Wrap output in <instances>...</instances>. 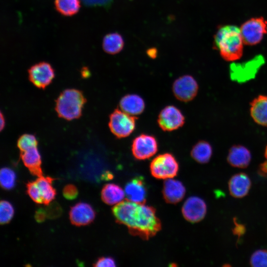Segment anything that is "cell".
I'll list each match as a JSON object with an SVG mask.
<instances>
[{
    "label": "cell",
    "instance_id": "obj_22",
    "mask_svg": "<svg viewBox=\"0 0 267 267\" xmlns=\"http://www.w3.org/2000/svg\"><path fill=\"white\" fill-rule=\"evenodd\" d=\"M211 145L207 141L200 140L192 147L190 155L197 162L200 164L208 163L212 155Z\"/></svg>",
    "mask_w": 267,
    "mask_h": 267
},
{
    "label": "cell",
    "instance_id": "obj_35",
    "mask_svg": "<svg viewBox=\"0 0 267 267\" xmlns=\"http://www.w3.org/2000/svg\"><path fill=\"white\" fill-rule=\"evenodd\" d=\"M47 218L45 209L40 207L35 212V219L37 222L41 223L44 222Z\"/></svg>",
    "mask_w": 267,
    "mask_h": 267
},
{
    "label": "cell",
    "instance_id": "obj_6",
    "mask_svg": "<svg viewBox=\"0 0 267 267\" xmlns=\"http://www.w3.org/2000/svg\"><path fill=\"white\" fill-rule=\"evenodd\" d=\"M137 119L135 116L116 109L109 116L108 126L116 137L125 138L129 136L135 130Z\"/></svg>",
    "mask_w": 267,
    "mask_h": 267
},
{
    "label": "cell",
    "instance_id": "obj_10",
    "mask_svg": "<svg viewBox=\"0 0 267 267\" xmlns=\"http://www.w3.org/2000/svg\"><path fill=\"white\" fill-rule=\"evenodd\" d=\"M185 118L181 111L174 105H168L160 112L157 122L159 127L165 132H171L181 127Z\"/></svg>",
    "mask_w": 267,
    "mask_h": 267
},
{
    "label": "cell",
    "instance_id": "obj_8",
    "mask_svg": "<svg viewBox=\"0 0 267 267\" xmlns=\"http://www.w3.org/2000/svg\"><path fill=\"white\" fill-rule=\"evenodd\" d=\"M198 89L197 81L189 75H185L177 78L172 86V90L175 97L184 102L192 100L196 96Z\"/></svg>",
    "mask_w": 267,
    "mask_h": 267
},
{
    "label": "cell",
    "instance_id": "obj_30",
    "mask_svg": "<svg viewBox=\"0 0 267 267\" xmlns=\"http://www.w3.org/2000/svg\"><path fill=\"white\" fill-rule=\"evenodd\" d=\"M252 267H267V251L259 250L255 252L250 261Z\"/></svg>",
    "mask_w": 267,
    "mask_h": 267
},
{
    "label": "cell",
    "instance_id": "obj_40",
    "mask_svg": "<svg viewBox=\"0 0 267 267\" xmlns=\"http://www.w3.org/2000/svg\"><path fill=\"white\" fill-rule=\"evenodd\" d=\"M5 125V122L4 117L2 112H0V131H2L4 129Z\"/></svg>",
    "mask_w": 267,
    "mask_h": 267
},
{
    "label": "cell",
    "instance_id": "obj_37",
    "mask_svg": "<svg viewBox=\"0 0 267 267\" xmlns=\"http://www.w3.org/2000/svg\"><path fill=\"white\" fill-rule=\"evenodd\" d=\"M259 172L262 175L267 176V161L260 165Z\"/></svg>",
    "mask_w": 267,
    "mask_h": 267
},
{
    "label": "cell",
    "instance_id": "obj_39",
    "mask_svg": "<svg viewBox=\"0 0 267 267\" xmlns=\"http://www.w3.org/2000/svg\"><path fill=\"white\" fill-rule=\"evenodd\" d=\"M101 178L103 180H111L113 178V175L111 172L106 171L102 174Z\"/></svg>",
    "mask_w": 267,
    "mask_h": 267
},
{
    "label": "cell",
    "instance_id": "obj_20",
    "mask_svg": "<svg viewBox=\"0 0 267 267\" xmlns=\"http://www.w3.org/2000/svg\"><path fill=\"white\" fill-rule=\"evenodd\" d=\"M121 110L131 115L141 114L145 109L143 98L136 94H128L122 97L119 102Z\"/></svg>",
    "mask_w": 267,
    "mask_h": 267
},
{
    "label": "cell",
    "instance_id": "obj_33",
    "mask_svg": "<svg viewBox=\"0 0 267 267\" xmlns=\"http://www.w3.org/2000/svg\"><path fill=\"white\" fill-rule=\"evenodd\" d=\"M93 266L95 267H116V262L115 260L110 257H102L99 258Z\"/></svg>",
    "mask_w": 267,
    "mask_h": 267
},
{
    "label": "cell",
    "instance_id": "obj_15",
    "mask_svg": "<svg viewBox=\"0 0 267 267\" xmlns=\"http://www.w3.org/2000/svg\"><path fill=\"white\" fill-rule=\"evenodd\" d=\"M185 192V187L181 181L172 178L164 181L162 194L167 203L176 204L179 202L184 198Z\"/></svg>",
    "mask_w": 267,
    "mask_h": 267
},
{
    "label": "cell",
    "instance_id": "obj_32",
    "mask_svg": "<svg viewBox=\"0 0 267 267\" xmlns=\"http://www.w3.org/2000/svg\"><path fill=\"white\" fill-rule=\"evenodd\" d=\"M78 190L77 187L73 184L66 185L63 189V196L68 200H74L78 195Z\"/></svg>",
    "mask_w": 267,
    "mask_h": 267
},
{
    "label": "cell",
    "instance_id": "obj_34",
    "mask_svg": "<svg viewBox=\"0 0 267 267\" xmlns=\"http://www.w3.org/2000/svg\"><path fill=\"white\" fill-rule=\"evenodd\" d=\"M87 6H107L109 5L111 0H82Z\"/></svg>",
    "mask_w": 267,
    "mask_h": 267
},
{
    "label": "cell",
    "instance_id": "obj_38",
    "mask_svg": "<svg viewBox=\"0 0 267 267\" xmlns=\"http://www.w3.org/2000/svg\"><path fill=\"white\" fill-rule=\"evenodd\" d=\"M147 54L151 58H155L157 55V50L155 48H151L147 50Z\"/></svg>",
    "mask_w": 267,
    "mask_h": 267
},
{
    "label": "cell",
    "instance_id": "obj_12",
    "mask_svg": "<svg viewBox=\"0 0 267 267\" xmlns=\"http://www.w3.org/2000/svg\"><path fill=\"white\" fill-rule=\"evenodd\" d=\"M181 212L186 220L192 223L197 222L202 220L205 217L207 206L201 198L197 196H191L184 202Z\"/></svg>",
    "mask_w": 267,
    "mask_h": 267
},
{
    "label": "cell",
    "instance_id": "obj_16",
    "mask_svg": "<svg viewBox=\"0 0 267 267\" xmlns=\"http://www.w3.org/2000/svg\"><path fill=\"white\" fill-rule=\"evenodd\" d=\"M251 160V152L245 146L233 145L229 149L227 161L232 167L245 168L248 166Z\"/></svg>",
    "mask_w": 267,
    "mask_h": 267
},
{
    "label": "cell",
    "instance_id": "obj_11",
    "mask_svg": "<svg viewBox=\"0 0 267 267\" xmlns=\"http://www.w3.org/2000/svg\"><path fill=\"white\" fill-rule=\"evenodd\" d=\"M29 79L36 87L44 89L54 78V71L51 65L41 62L31 66L28 70Z\"/></svg>",
    "mask_w": 267,
    "mask_h": 267
},
{
    "label": "cell",
    "instance_id": "obj_29",
    "mask_svg": "<svg viewBox=\"0 0 267 267\" xmlns=\"http://www.w3.org/2000/svg\"><path fill=\"white\" fill-rule=\"evenodd\" d=\"M26 188L28 194L35 203H43L42 195L36 181H29L26 184Z\"/></svg>",
    "mask_w": 267,
    "mask_h": 267
},
{
    "label": "cell",
    "instance_id": "obj_17",
    "mask_svg": "<svg viewBox=\"0 0 267 267\" xmlns=\"http://www.w3.org/2000/svg\"><path fill=\"white\" fill-rule=\"evenodd\" d=\"M20 157L30 173L35 176H43L42 160L37 146L20 152Z\"/></svg>",
    "mask_w": 267,
    "mask_h": 267
},
{
    "label": "cell",
    "instance_id": "obj_26",
    "mask_svg": "<svg viewBox=\"0 0 267 267\" xmlns=\"http://www.w3.org/2000/svg\"><path fill=\"white\" fill-rule=\"evenodd\" d=\"M16 174L10 168H2L0 172V185L2 188L5 190L12 189L16 182Z\"/></svg>",
    "mask_w": 267,
    "mask_h": 267
},
{
    "label": "cell",
    "instance_id": "obj_19",
    "mask_svg": "<svg viewBox=\"0 0 267 267\" xmlns=\"http://www.w3.org/2000/svg\"><path fill=\"white\" fill-rule=\"evenodd\" d=\"M250 115L257 124L267 127V95H259L250 103Z\"/></svg>",
    "mask_w": 267,
    "mask_h": 267
},
{
    "label": "cell",
    "instance_id": "obj_28",
    "mask_svg": "<svg viewBox=\"0 0 267 267\" xmlns=\"http://www.w3.org/2000/svg\"><path fill=\"white\" fill-rule=\"evenodd\" d=\"M36 137L32 134H25L19 137L17 145L20 152L26 151L38 145Z\"/></svg>",
    "mask_w": 267,
    "mask_h": 267
},
{
    "label": "cell",
    "instance_id": "obj_1",
    "mask_svg": "<svg viewBox=\"0 0 267 267\" xmlns=\"http://www.w3.org/2000/svg\"><path fill=\"white\" fill-rule=\"evenodd\" d=\"M116 222L126 225L130 233L148 240L161 229L155 209L145 204L129 200L122 201L112 208Z\"/></svg>",
    "mask_w": 267,
    "mask_h": 267
},
{
    "label": "cell",
    "instance_id": "obj_21",
    "mask_svg": "<svg viewBox=\"0 0 267 267\" xmlns=\"http://www.w3.org/2000/svg\"><path fill=\"white\" fill-rule=\"evenodd\" d=\"M125 191L119 185L114 183L105 184L101 191L102 200L106 204L113 205L123 201Z\"/></svg>",
    "mask_w": 267,
    "mask_h": 267
},
{
    "label": "cell",
    "instance_id": "obj_13",
    "mask_svg": "<svg viewBox=\"0 0 267 267\" xmlns=\"http://www.w3.org/2000/svg\"><path fill=\"white\" fill-rule=\"evenodd\" d=\"M95 217V212L88 203L79 202L72 206L69 212L70 220L72 224L83 226L91 223Z\"/></svg>",
    "mask_w": 267,
    "mask_h": 267
},
{
    "label": "cell",
    "instance_id": "obj_41",
    "mask_svg": "<svg viewBox=\"0 0 267 267\" xmlns=\"http://www.w3.org/2000/svg\"><path fill=\"white\" fill-rule=\"evenodd\" d=\"M265 157L267 159V145L266 146L265 150Z\"/></svg>",
    "mask_w": 267,
    "mask_h": 267
},
{
    "label": "cell",
    "instance_id": "obj_31",
    "mask_svg": "<svg viewBox=\"0 0 267 267\" xmlns=\"http://www.w3.org/2000/svg\"><path fill=\"white\" fill-rule=\"evenodd\" d=\"M45 211L47 218L50 219L58 218L62 213L61 207L56 202H53L47 205Z\"/></svg>",
    "mask_w": 267,
    "mask_h": 267
},
{
    "label": "cell",
    "instance_id": "obj_9",
    "mask_svg": "<svg viewBox=\"0 0 267 267\" xmlns=\"http://www.w3.org/2000/svg\"><path fill=\"white\" fill-rule=\"evenodd\" d=\"M132 152L137 160H144L154 155L158 151V143L155 137L147 134H141L133 140Z\"/></svg>",
    "mask_w": 267,
    "mask_h": 267
},
{
    "label": "cell",
    "instance_id": "obj_5",
    "mask_svg": "<svg viewBox=\"0 0 267 267\" xmlns=\"http://www.w3.org/2000/svg\"><path fill=\"white\" fill-rule=\"evenodd\" d=\"M178 170V162L175 156L170 153L158 155L150 164L151 174L157 179L172 178L177 175Z\"/></svg>",
    "mask_w": 267,
    "mask_h": 267
},
{
    "label": "cell",
    "instance_id": "obj_2",
    "mask_svg": "<svg viewBox=\"0 0 267 267\" xmlns=\"http://www.w3.org/2000/svg\"><path fill=\"white\" fill-rule=\"evenodd\" d=\"M243 44L240 28L235 25L222 26L214 35V46L227 61H235L242 57Z\"/></svg>",
    "mask_w": 267,
    "mask_h": 267
},
{
    "label": "cell",
    "instance_id": "obj_36",
    "mask_svg": "<svg viewBox=\"0 0 267 267\" xmlns=\"http://www.w3.org/2000/svg\"><path fill=\"white\" fill-rule=\"evenodd\" d=\"M234 222L235 226L233 229V233L238 236V238H239L245 232V227L243 224L238 223L235 218L234 219Z\"/></svg>",
    "mask_w": 267,
    "mask_h": 267
},
{
    "label": "cell",
    "instance_id": "obj_24",
    "mask_svg": "<svg viewBox=\"0 0 267 267\" xmlns=\"http://www.w3.org/2000/svg\"><path fill=\"white\" fill-rule=\"evenodd\" d=\"M54 180L51 177L43 176L36 180L42 195L43 203L46 206L55 198L56 194V190L52 185Z\"/></svg>",
    "mask_w": 267,
    "mask_h": 267
},
{
    "label": "cell",
    "instance_id": "obj_23",
    "mask_svg": "<svg viewBox=\"0 0 267 267\" xmlns=\"http://www.w3.org/2000/svg\"><path fill=\"white\" fill-rule=\"evenodd\" d=\"M124 40L118 33H111L106 35L103 39L102 47L105 52L110 54L119 53L124 48Z\"/></svg>",
    "mask_w": 267,
    "mask_h": 267
},
{
    "label": "cell",
    "instance_id": "obj_18",
    "mask_svg": "<svg viewBox=\"0 0 267 267\" xmlns=\"http://www.w3.org/2000/svg\"><path fill=\"white\" fill-rule=\"evenodd\" d=\"M251 181L245 173L233 175L229 179L228 188L230 195L235 198H242L246 196L251 187Z\"/></svg>",
    "mask_w": 267,
    "mask_h": 267
},
{
    "label": "cell",
    "instance_id": "obj_3",
    "mask_svg": "<svg viewBox=\"0 0 267 267\" xmlns=\"http://www.w3.org/2000/svg\"><path fill=\"white\" fill-rule=\"evenodd\" d=\"M87 100L83 92L78 89L64 90L55 101V111L58 116L67 120L80 118Z\"/></svg>",
    "mask_w": 267,
    "mask_h": 267
},
{
    "label": "cell",
    "instance_id": "obj_25",
    "mask_svg": "<svg viewBox=\"0 0 267 267\" xmlns=\"http://www.w3.org/2000/svg\"><path fill=\"white\" fill-rule=\"evenodd\" d=\"M54 4L56 10L66 16L76 14L80 7V0H55Z\"/></svg>",
    "mask_w": 267,
    "mask_h": 267
},
{
    "label": "cell",
    "instance_id": "obj_14",
    "mask_svg": "<svg viewBox=\"0 0 267 267\" xmlns=\"http://www.w3.org/2000/svg\"><path fill=\"white\" fill-rule=\"evenodd\" d=\"M125 195L128 200L139 204H145L147 190L142 177H136L129 181L125 186Z\"/></svg>",
    "mask_w": 267,
    "mask_h": 267
},
{
    "label": "cell",
    "instance_id": "obj_7",
    "mask_svg": "<svg viewBox=\"0 0 267 267\" xmlns=\"http://www.w3.org/2000/svg\"><path fill=\"white\" fill-rule=\"evenodd\" d=\"M240 30L244 44L256 45L267 33V21L263 17L252 18L243 23Z\"/></svg>",
    "mask_w": 267,
    "mask_h": 267
},
{
    "label": "cell",
    "instance_id": "obj_27",
    "mask_svg": "<svg viewBox=\"0 0 267 267\" xmlns=\"http://www.w3.org/2000/svg\"><path fill=\"white\" fill-rule=\"evenodd\" d=\"M14 208L7 201L1 200L0 203V222L1 224L8 223L14 215Z\"/></svg>",
    "mask_w": 267,
    "mask_h": 267
},
{
    "label": "cell",
    "instance_id": "obj_4",
    "mask_svg": "<svg viewBox=\"0 0 267 267\" xmlns=\"http://www.w3.org/2000/svg\"><path fill=\"white\" fill-rule=\"evenodd\" d=\"M265 62L264 57L258 55L243 63H233L229 67L230 78L239 84L254 79Z\"/></svg>",
    "mask_w": 267,
    "mask_h": 267
}]
</instances>
